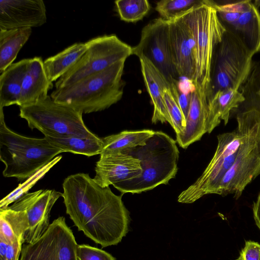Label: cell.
I'll return each mask as SVG.
<instances>
[{
	"label": "cell",
	"instance_id": "cell-19",
	"mask_svg": "<svg viewBox=\"0 0 260 260\" xmlns=\"http://www.w3.org/2000/svg\"><path fill=\"white\" fill-rule=\"evenodd\" d=\"M139 59L144 82L153 105L152 123L167 122L172 125L163 98L164 91L170 88L171 84L148 59L142 56Z\"/></svg>",
	"mask_w": 260,
	"mask_h": 260
},
{
	"label": "cell",
	"instance_id": "cell-16",
	"mask_svg": "<svg viewBox=\"0 0 260 260\" xmlns=\"http://www.w3.org/2000/svg\"><path fill=\"white\" fill-rule=\"evenodd\" d=\"M46 20L42 0L0 1V30L39 27Z\"/></svg>",
	"mask_w": 260,
	"mask_h": 260
},
{
	"label": "cell",
	"instance_id": "cell-11",
	"mask_svg": "<svg viewBox=\"0 0 260 260\" xmlns=\"http://www.w3.org/2000/svg\"><path fill=\"white\" fill-rule=\"evenodd\" d=\"M133 54L148 59L171 84L178 83L180 77L174 63L167 20L159 17L145 26L139 43L133 47Z\"/></svg>",
	"mask_w": 260,
	"mask_h": 260
},
{
	"label": "cell",
	"instance_id": "cell-12",
	"mask_svg": "<svg viewBox=\"0 0 260 260\" xmlns=\"http://www.w3.org/2000/svg\"><path fill=\"white\" fill-rule=\"evenodd\" d=\"M78 245L65 218L60 216L38 240L22 246L19 260H78Z\"/></svg>",
	"mask_w": 260,
	"mask_h": 260
},
{
	"label": "cell",
	"instance_id": "cell-5",
	"mask_svg": "<svg viewBox=\"0 0 260 260\" xmlns=\"http://www.w3.org/2000/svg\"><path fill=\"white\" fill-rule=\"evenodd\" d=\"M237 120L236 129L217 136V146L213 157L200 177L179 195L178 202L192 203L205 195L213 194L234 164L250 128L249 121L243 113H238Z\"/></svg>",
	"mask_w": 260,
	"mask_h": 260
},
{
	"label": "cell",
	"instance_id": "cell-20",
	"mask_svg": "<svg viewBox=\"0 0 260 260\" xmlns=\"http://www.w3.org/2000/svg\"><path fill=\"white\" fill-rule=\"evenodd\" d=\"M53 87L46 73L41 57L30 58L23 79L18 105L19 107L35 104L45 99Z\"/></svg>",
	"mask_w": 260,
	"mask_h": 260
},
{
	"label": "cell",
	"instance_id": "cell-37",
	"mask_svg": "<svg viewBox=\"0 0 260 260\" xmlns=\"http://www.w3.org/2000/svg\"><path fill=\"white\" fill-rule=\"evenodd\" d=\"M254 5L256 8H258V7L260 6V1H255L254 2Z\"/></svg>",
	"mask_w": 260,
	"mask_h": 260
},
{
	"label": "cell",
	"instance_id": "cell-34",
	"mask_svg": "<svg viewBox=\"0 0 260 260\" xmlns=\"http://www.w3.org/2000/svg\"><path fill=\"white\" fill-rule=\"evenodd\" d=\"M22 244L18 241H15L12 244H8L6 260H19Z\"/></svg>",
	"mask_w": 260,
	"mask_h": 260
},
{
	"label": "cell",
	"instance_id": "cell-1",
	"mask_svg": "<svg viewBox=\"0 0 260 260\" xmlns=\"http://www.w3.org/2000/svg\"><path fill=\"white\" fill-rule=\"evenodd\" d=\"M66 213L79 231L103 248L118 244L128 230L129 212L122 195L102 187L88 174L67 177L62 184Z\"/></svg>",
	"mask_w": 260,
	"mask_h": 260
},
{
	"label": "cell",
	"instance_id": "cell-2",
	"mask_svg": "<svg viewBox=\"0 0 260 260\" xmlns=\"http://www.w3.org/2000/svg\"><path fill=\"white\" fill-rule=\"evenodd\" d=\"M177 142L166 133L155 131L144 146L124 151L138 158L142 172L138 177L113 185L122 194L140 193L168 184L178 172L179 151Z\"/></svg>",
	"mask_w": 260,
	"mask_h": 260
},
{
	"label": "cell",
	"instance_id": "cell-28",
	"mask_svg": "<svg viewBox=\"0 0 260 260\" xmlns=\"http://www.w3.org/2000/svg\"><path fill=\"white\" fill-rule=\"evenodd\" d=\"M115 4L120 19L127 22L142 20L150 9L147 0H117Z\"/></svg>",
	"mask_w": 260,
	"mask_h": 260
},
{
	"label": "cell",
	"instance_id": "cell-9",
	"mask_svg": "<svg viewBox=\"0 0 260 260\" xmlns=\"http://www.w3.org/2000/svg\"><path fill=\"white\" fill-rule=\"evenodd\" d=\"M87 49L78 62L55 83V89L72 84L101 72L133 54V47L115 35H103L87 42Z\"/></svg>",
	"mask_w": 260,
	"mask_h": 260
},
{
	"label": "cell",
	"instance_id": "cell-4",
	"mask_svg": "<svg viewBox=\"0 0 260 260\" xmlns=\"http://www.w3.org/2000/svg\"><path fill=\"white\" fill-rule=\"evenodd\" d=\"M62 152L45 137H27L11 130L0 107V159L5 165V177L28 179Z\"/></svg>",
	"mask_w": 260,
	"mask_h": 260
},
{
	"label": "cell",
	"instance_id": "cell-23",
	"mask_svg": "<svg viewBox=\"0 0 260 260\" xmlns=\"http://www.w3.org/2000/svg\"><path fill=\"white\" fill-rule=\"evenodd\" d=\"M29 227L27 214L24 211L9 208L0 209V239L9 244L15 241L25 242V236Z\"/></svg>",
	"mask_w": 260,
	"mask_h": 260
},
{
	"label": "cell",
	"instance_id": "cell-27",
	"mask_svg": "<svg viewBox=\"0 0 260 260\" xmlns=\"http://www.w3.org/2000/svg\"><path fill=\"white\" fill-rule=\"evenodd\" d=\"M241 92L245 100L239 107L248 112L256 120L260 138V69L251 70Z\"/></svg>",
	"mask_w": 260,
	"mask_h": 260
},
{
	"label": "cell",
	"instance_id": "cell-36",
	"mask_svg": "<svg viewBox=\"0 0 260 260\" xmlns=\"http://www.w3.org/2000/svg\"><path fill=\"white\" fill-rule=\"evenodd\" d=\"M8 244L6 241L0 239V260H6Z\"/></svg>",
	"mask_w": 260,
	"mask_h": 260
},
{
	"label": "cell",
	"instance_id": "cell-31",
	"mask_svg": "<svg viewBox=\"0 0 260 260\" xmlns=\"http://www.w3.org/2000/svg\"><path fill=\"white\" fill-rule=\"evenodd\" d=\"M163 98L172 122L171 126L176 134H179L184 131L186 126V119L182 111L170 88L164 91Z\"/></svg>",
	"mask_w": 260,
	"mask_h": 260
},
{
	"label": "cell",
	"instance_id": "cell-14",
	"mask_svg": "<svg viewBox=\"0 0 260 260\" xmlns=\"http://www.w3.org/2000/svg\"><path fill=\"white\" fill-rule=\"evenodd\" d=\"M62 193L54 189H40L24 194L8 208L24 211L27 214L29 227L25 236V242L32 243L47 230L50 214L54 204Z\"/></svg>",
	"mask_w": 260,
	"mask_h": 260
},
{
	"label": "cell",
	"instance_id": "cell-3",
	"mask_svg": "<svg viewBox=\"0 0 260 260\" xmlns=\"http://www.w3.org/2000/svg\"><path fill=\"white\" fill-rule=\"evenodd\" d=\"M125 61H119L71 85L55 89L50 96L83 114L108 109L122 97L124 84L122 76Z\"/></svg>",
	"mask_w": 260,
	"mask_h": 260
},
{
	"label": "cell",
	"instance_id": "cell-18",
	"mask_svg": "<svg viewBox=\"0 0 260 260\" xmlns=\"http://www.w3.org/2000/svg\"><path fill=\"white\" fill-rule=\"evenodd\" d=\"M208 114V94L202 88L196 86L195 90L192 93L185 129L181 133L176 135V141L180 147L187 148L207 133Z\"/></svg>",
	"mask_w": 260,
	"mask_h": 260
},
{
	"label": "cell",
	"instance_id": "cell-26",
	"mask_svg": "<svg viewBox=\"0 0 260 260\" xmlns=\"http://www.w3.org/2000/svg\"><path fill=\"white\" fill-rule=\"evenodd\" d=\"M53 146L63 152H71L87 156L100 154L103 146L102 139L77 136H44Z\"/></svg>",
	"mask_w": 260,
	"mask_h": 260
},
{
	"label": "cell",
	"instance_id": "cell-32",
	"mask_svg": "<svg viewBox=\"0 0 260 260\" xmlns=\"http://www.w3.org/2000/svg\"><path fill=\"white\" fill-rule=\"evenodd\" d=\"M78 260H116L109 253L88 244H80L77 247Z\"/></svg>",
	"mask_w": 260,
	"mask_h": 260
},
{
	"label": "cell",
	"instance_id": "cell-29",
	"mask_svg": "<svg viewBox=\"0 0 260 260\" xmlns=\"http://www.w3.org/2000/svg\"><path fill=\"white\" fill-rule=\"evenodd\" d=\"M62 158L61 156H56L49 163L43 167L40 170L29 178L28 184L24 183L19 184V185L13 191L10 192L6 197L4 198L0 202V209H5L9 207V205L14 203L24 194L28 192L27 191L36 182L43 176Z\"/></svg>",
	"mask_w": 260,
	"mask_h": 260
},
{
	"label": "cell",
	"instance_id": "cell-6",
	"mask_svg": "<svg viewBox=\"0 0 260 260\" xmlns=\"http://www.w3.org/2000/svg\"><path fill=\"white\" fill-rule=\"evenodd\" d=\"M195 41L194 86L210 95L211 73L214 51L226 31L220 20L215 2L202 0L189 10Z\"/></svg>",
	"mask_w": 260,
	"mask_h": 260
},
{
	"label": "cell",
	"instance_id": "cell-7",
	"mask_svg": "<svg viewBox=\"0 0 260 260\" xmlns=\"http://www.w3.org/2000/svg\"><path fill=\"white\" fill-rule=\"evenodd\" d=\"M82 114L48 95L35 104L20 107L19 116L31 129H38L44 136L98 137L86 126Z\"/></svg>",
	"mask_w": 260,
	"mask_h": 260
},
{
	"label": "cell",
	"instance_id": "cell-25",
	"mask_svg": "<svg viewBox=\"0 0 260 260\" xmlns=\"http://www.w3.org/2000/svg\"><path fill=\"white\" fill-rule=\"evenodd\" d=\"M32 28L0 30V73L10 66L29 38Z\"/></svg>",
	"mask_w": 260,
	"mask_h": 260
},
{
	"label": "cell",
	"instance_id": "cell-17",
	"mask_svg": "<svg viewBox=\"0 0 260 260\" xmlns=\"http://www.w3.org/2000/svg\"><path fill=\"white\" fill-rule=\"evenodd\" d=\"M94 181L102 187L138 177L142 172L140 161L127 153L101 154L96 162Z\"/></svg>",
	"mask_w": 260,
	"mask_h": 260
},
{
	"label": "cell",
	"instance_id": "cell-22",
	"mask_svg": "<svg viewBox=\"0 0 260 260\" xmlns=\"http://www.w3.org/2000/svg\"><path fill=\"white\" fill-rule=\"evenodd\" d=\"M87 42L75 43L43 61L47 76L51 82L58 80L80 59L87 49Z\"/></svg>",
	"mask_w": 260,
	"mask_h": 260
},
{
	"label": "cell",
	"instance_id": "cell-24",
	"mask_svg": "<svg viewBox=\"0 0 260 260\" xmlns=\"http://www.w3.org/2000/svg\"><path fill=\"white\" fill-rule=\"evenodd\" d=\"M151 129L124 131L102 138L101 154L123 153L139 146H144L154 134Z\"/></svg>",
	"mask_w": 260,
	"mask_h": 260
},
{
	"label": "cell",
	"instance_id": "cell-8",
	"mask_svg": "<svg viewBox=\"0 0 260 260\" xmlns=\"http://www.w3.org/2000/svg\"><path fill=\"white\" fill-rule=\"evenodd\" d=\"M253 56L237 36L226 30L214 51L208 100L220 91L239 90L251 73Z\"/></svg>",
	"mask_w": 260,
	"mask_h": 260
},
{
	"label": "cell",
	"instance_id": "cell-35",
	"mask_svg": "<svg viewBox=\"0 0 260 260\" xmlns=\"http://www.w3.org/2000/svg\"><path fill=\"white\" fill-rule=\"evenodd\" d=\"M252 211L255 224L260 230V192L253 204Z\"/></svg>",
	"mask_w": 260,
	"mask_h": 260
},
{
	"label": "cell",
	"instance_id": "cell-21",
	"mask_svg": "<svg viewBox=\"0 0 260 260\" xmlns=\"http://www.w3.org/2000/svg\"><path fill=\"white\" fill-rule=\"evenodd\" d=\"M30 58L12 63L0 75V107L18 105L22 83Z\"/></svg>",
	"mask_w": 260,
	"mask_h": 260
},
{
	"label": "cell",
	"instance_id": "cell-30",
	"mask_svg": "<svg viewBox=\"0 0 260 260\" xmlns=\"http://www.w3.org/2000/svg\"><path fill=\"white\" fill-rule=\"evenodd\" d=\"M202 0H161L158 2L155 10L160 17L169 20L177 15L199 4Z\"/></svg>",
	"mask_w": 260,
	"mask_h": 260
},
{
	"label": "cell",
	"instance_id": "cell-13",
	"mask_svg": "<svg viewBox=\"0 0 260 260\" xmlns=\"http://www.w3.org/2000/svg\"><path fill=\"white\" fill-rule=\"evenodd\" d=\"M218 17L228 30L237 36L254 55L260 51V13L250 1L218 4Z\"/></svg>",
	"mask_w": 260,
	"mask_h": 260
},
{
	"label": "cell",
	"instance_id": "cell-33",
	"mask_svg": "<svg viewBox=\"0 0 260 260\" xmlns=\"http://www.w3.org/2000/svg\"><path fill=\"white\" fill-rule=\"evenodd\" d=\"M237 260H260V244L251 240L246 241Z\"/></svg>",
	"mask_w": 260,
	"mask_h": 260
},
{
	"label": "cell",
	"instance_id": "cell-10",
	"mask_svg": "<svg viewBox=\"0 0 260 260\" xmlns=\"http://www.w3.org/2000/svg\"><path fill=\"white\" fill-rule=\"evenodd\" d=\"M248 119L250 128L237 158L214 191L222 196L233 194L238 199L245 187L260 175V138L256 120L247 111L240 110Z\"/></svg>",
	"mask_w": 260,
	"mask_h": 260
},
{
	"label": "cell",
	"instance_id": "cell-15",
	"mask_svg": "<svg viewBox=\"0 0 260 260\" xmlns=\"http://www.w3.org/2000/svg\"><path fill=\"white\" fill-rule=\"evenodd\" d=\"M189 10L167 21L174 63L178 74L180 78L192 81L196 68L195 41Z\"/></svg>",
	"mask_w": 260,
	"mask_h": 260
}]
</instances>
